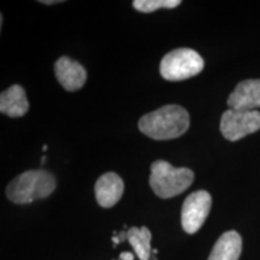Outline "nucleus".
Returning <instances> with one entry per match:
<instances>
[{
	"instance_id": "f257e3e1",
	"label": "nucleus",
	"mask_w": 260,
	"mask_h": 260,
	"mask_svg": "<svg viewBox=\"0 0 260 260\" xmlns=\"http://www.w3.org/2000/svg\"><path fill=\"white\" fill-rule=\"evenodd\" d=\"M189 115L180 105H165L142 116L139 129L142 134L159 141L180 138L189 128Z\"/></svg>"
},
{
	"instance_id": "f03ea898",
	"label": "nucleus",
	"mask_w": 260,
	"mask_h": 260,
	"mask_svg": "<svg viewBox=\"0 0 260 260\" xmlns=\"http://www.w3.org/2000/svg\"><path fill=\"white\" fill-rule=\"evenodd\" d=\"M56 187V178L48 171L29 170L10 182L6 188V197L15 204H30L50 197Z\"/></svg>"
},
{
	"instance_id": "7ed1b4c3",
	"label": "nucleus",
	"mask_w": 260,
	"mask_h": 260,
	"mask_svg": "<svg viewBox=\"0 0 260 260\" xmlns=\"http://www.w3.org/2000/svg\"><path fill=\"white\" fill-rule=\"evenodd\" d=\"M149 186L161 199H170L186 191L194 181V172L188 168H174L165 160L151 165Z\"/></svg>"
},
{
	"instance_id": "20e7f679",
	"label": "nucleus",
	"mask_w": 260,
	"mask_h": 260,
	"mask_svg": "<svg viewBox=\"0 0 260 260\" xmlns=\"http://www.w3.org/2000/svg\"><path fill=\"white\" fill-rule=\"evenodd\" d=\"M204 59L190 48H177L165 54L160 61L162 79L171 82L183 81L197 76L204 69Z\"/></svg>"
},
{
	"instance_id": "39448f33",
	"label": "nucleus",
	"mask_w": 260,
	"mask_h": 260,
	"mask_svg": "<svg viewBox=\"0 0 260 260\" xmlns=\"http://www.w3.org/2000/svg\"><path fill=\"white\" fill-rule=\"evenodd\" d=\"M260 129L259 111H237L229 109L220 119V132L229 141H239Z\"/></svg>"
},
{
	"instance_id": "423d86ee",
	"label": "nucleus",
	"mask_w": 260,
	"mask_h": 260,
	"mask_svg": "<svg viewBox=\"0 0 260 260\" xmlns=\"http://www.w3.org/2000/svg\"><path fill=\"white\" fill-rule=\"evenodd\" d=\"M212 198L206 190H197L184 200L181 211V223L188 234H195L203 226L209 216Z\"/></svg>"
},
{
	"instance_id": "0eeeda50",
	"label": "nucleus",
	"mask_w": 260,
	"mask_h": 260,
	"mask_svg": "<svg viewBox=\"0 0 260 260\" xmlns=\"http://www.w3.org/2000/svg\"><path fill=\"white\" fill-rule=\"evenodd\" d=\"M54 75L58 82L68 92H76L87 81V71L79 61L63 56L54 64Z\"/></svg>"
},
{
	"instance_id": "6e6552de",
	"label": "nucleus",
	"mask_w": 260,
	"mask_h": 260,
	"mask_svg": "<svg viewBox=\"0 0 260 260\" xmlns=\"http://www.w3.org/2000/svg\"><path fill=\"white\" fill-rule=\"evenodd\" d=\"M228 106L237 111H255L260 107V80L240 82L228 98Z\"/></svg>"
},
{
	"instance_id": "1a4fd4ad",
	"label": "nucleus",
	"mask_w": 260,
	"mask_h": 260,
	"mask_svg": "<svg viewBox=\"0 0 260 260\" xmlns=\"http://www.w3.org/2000/svg\"><path fill=\"white\" fill-rule=\"evenodd\" d=\"M94 191L98 204L104 209H110L121 200L124 191V183L115 172H106L98 178Z\"/></svg>"
},
{
	"instance_id": "9d476101",
	"label": "nucleus",
	"mask_w": 260,
	"mask_h": 260,
	"mask_svg": "<svg viewBox=\"0 0 260 260\" xmlns=\"http://www.w3.org/2000/svg\"><path fill=\"white\" fill-rule=\"evenodd\" d=\"M28 110L29 103L25 90L19 84H14L0 95V112L4 115L12 118H18L23 117Z\"/></svg>"
},
{
	"instance_id": "9b49d317",
	"label": "nucleus",
	"mask_w": 260,
	"mask_h": 260,
	"mask_svg": "<svg viewBox=\"0 0 260 260\" xmlns=\"http://www.w3.org/2000/svg\"><path fill=\"white\" fill-rule=\"evenodd\" d=\"M242 251V239L235 230L224 233L214 243L209 260H239Z\"/></svg>"
},
{
	"instance_id": "f8f14e48",
	"label": "nucleus",
	"mask_w": 260,
	"mask_h": 260,
	"mask_svg": "<svg viewBox=\"0 0 260 260\" xmlns=\"http://www.w3.org/2000/svg\"><path fill=\"white\" fill-rule=\"evenodd\" d=\"M152 234L146 226L136 228L132 226L126 232V241L134 248V251L140 260L152 259V247H151Z\"/></svg>"
},
{
	"instance_id": "ddd939ff",
	"label": "nucleus",
	"mask_w": 260,
	"mask_h": 260,
	"mask_svg": "<svg viewBox=\"0 0 260 260\" xmlns=\"http://www.w3.org/2000/svg\"><path fill=\"white\" fill-rule=\"evenodd\" d=\"M180 4V0H135L133 2V6L144 14L154 12L159 9H175Z\"/></svg>"
},
{
	"instance_id": "4468645a",
	"label": "nucleus",
	"mask_w": 260,
	"mask_h": 260,
	"mask_svg": "<svg viewBox=\"0 0 260 260\" xmlns=\"http://www.w3.org/2000/svg\"><path fill=\"white\" fill-rule=\"evenodd\" d=\"M119 260H134V254L129 252H123L119 255Z\"/></svg>"
},
{
	"instance_id": "2eb2a0df",
	"label": "nucleus",
	"mask_w": 260,
	"mask_h": 260,
	"mask_svg": "<svg viewBox=\"0 0 260 260\" xmlns=\"http://www.w3.org/2000/svg\"><path fill=\"white\" fill-rule=\"evenodd\" d=\"M113 235H116L117 237H118L119 243H121V242H124L125 240H126V232H121V233L118 234V235H117V233H115V234H113Z\"/></svg>"
},
{
	"instance_id": "dca6fc26",
	"label": "nucleus",
	"mask_w": 260,
	"mask_h": 260,
	"mask_svg": "<svg viewBox=\"0 0 260 260\" xmlns=\"http://www.w3.org/2000/svg\"><path fill=\"white\" fill-rule=\"evenodd\" d=\"M41 4L44 5H52V4H58V3H61L60 0H58V2H56V0H51V2H47V0H41Z\"/></svg>"
},
{
	"instance_id": "f3484780",
	"label": "nucleus",
	"mask_w": 260,
	"mask_h": 260,
	"mask_svg": "<svg viewBox=\"0 0 260 260\" xmlns=\"http://www.w3.org/2000/svg\"><path fill=\"white\" fill-rule=\"evenodd\" d=\"M45 162H46V157H42V160H41V164L44 165Z\"/></svg>"
}]
</instances>
